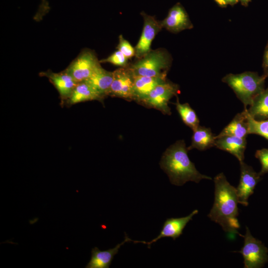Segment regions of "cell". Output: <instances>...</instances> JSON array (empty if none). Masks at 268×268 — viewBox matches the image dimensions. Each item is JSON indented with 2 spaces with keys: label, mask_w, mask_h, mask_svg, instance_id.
Segmentation results:
<instances>
[{
  "label": "cell",
  "mask_w": 268,
  "mask_h": 268,
  "mask_svg": "<svg viewBox=\"0 0 268 268\" xmlns=\"http://www.w3.org/2000/svg\"><path fill=\"white\" fill-rule=\"evenodd\" d=\"M214 201L208 217L225 232L243 236L238 231L240 225L237 219L239 201L236 188L230 184L223 173L214 177Z\"/></svg>",
  "instance_id": "obj_1"
},
{
  "label": "cell",
  "mask_w": 268,
  "mask_h": 268,
  "mask_svg": "<svg viewBox=\"0 0 268 268\" xmlns=\"http://www.w3.org/2000/svg\"><path fill=\"white\" fill-rule=\"evenodd\" d=\"M188 149L183 140L176 141L164 152L160 165L168 175L170 182L181 186L188 181L197 183L202 179L211 180L208 176L201 174L188 155Z\"/></svg>",
  "instance_id": "obj_2"
},
{
  "label": "cell",
  "mask_w": 268,
  "mask_h": 268,
  "mask_svg": "<svg viewBox=\"0 0 268 268\" xmlns=\"http://www.w3.org/2000/svg\"><path fill=\"white\" fill-rule=\"evenodd\" d=\"M266 78L264 74L259 75L257 72L245 71L239 74L229 73L222 78V81L233 90L245 109L265 90Z\"/></svg>",
  "instance_id": "obj_3"
},
{
  "label": "cell",
  "mask_w": 268,
  "mask_h": 268,
  "mask_svg": "<svg viewBox=\"0 0 268 268\" xmlns=\"http://www.w3.org/2000/svg\"><path fill=\"white\" fill-rule=\"evenodd\" d=\"M171 62L166 50L158 49L151 50L129 67L134 75L166 77Z\"/></svg>",
  "instance_id": "obj_4"
},
{
  "label": "cell",
  "mask_w": 268,
  "mask_h": 268,
  "mask_svg": "<svg viewBox=\"0 0 268 268\" xmlns=\"http://www.w3.org/2000/svg\"><path fill=\"white\" fill-rule=\"evenodd\" d=\"M243 247L237 252L244 258L245 268H259L264 266L268 261V249L259 240L254 237L246 227V233Z\"/></svg>",
  "instance_id": "obj_5"
},
{
  "label": "cell",
  "mask_w": 268,
  "mask_h": 268,
  "mask_svg": "<svg viewBox=\"0 0 268 268\" xmlns=\"http://www.w3.org/2000/svg\"><path fill=\"white\" fill-rule=\"evenodd\" d=\"M100 62L89 50L83 51L65 71L77 82L87 80L98 67Z\"/></svg>",
  "instance_id": "obj_6"
},
{
  "label": "cell",
  "mask_w": 268,
  "mask_h": 268,
  "mask_svg": "<svg viewBox=\"0 0 268 268\" xmlns=\"http://www.w3.org/2000/svg\"><path fill=\"white\" fill-rule=\"evenodd\" d=\"M179 91L177 84L167 80L157 85L142 102L148 106L159 110L166 114H171L168 103Z\"/></svg>",
  "instance_id": "obj_7"
},
{
  "label": "cell",
  "mask_w": 268,
  "mask_h": 268,
  "mask_svg": "<svg viewBox=\"0 0 268 268\" xmlns=\"http://www.w3.org/2000/svg\"><path fill=\"white\" fill-rule=\"evenodd\" d=\"M134 75L129 67H121L113 71V79L108 95L134 99Z\"/></svg>",
  "instance_id": "obj_8"
},
{
  "label": "cell",
  "mask_w": 268,
  "mask_h": 268,
  "mask_svg": "<svg viewBox=\"0 0 268 268\" xmlns=\"http://www.w3.org/2000/svg\"><path fill=\"white\" fill-rule=\"evenodd\" d=\"M141 14L144 20L143 27L140 38L134 48L135 56L137 59L141 58L151 50V43L162 28L160 22L154 16L143 12Z\"/></svg>",
  "instance_id": "obj_9"
},
{
  "label": "cell",
  "mask_w": 268,
  "mask_h": 268,
  "mask_svg": "<svg viewBox=\"0 0 268 268\" xmlns=\"http://www.w3.org/2000/svg\"><path fill=\"white\" fill-rule=\"evenodd\" d=\"M240 163V178L236 191L239 203L246 206L248 205V200L254 193L256 186L261 180V175L244 161Z\"/></svg>",
  "instance_id": "obj_10"
},
{
  "label": "cell",
  "mask_w": 268,
  "mask_h": 268,
  "mask_svg": "<svg viewBox=\"0 0 268 268\" xmlns=\"http://www.w3.org/2000/svg\"><path fill=\"white\" fill-rule=\"evenodd\" d=\"M198 212V209H195L189 215L185 217L167 218L164 222L159 235L150 242L134 240L132 242L134 243H141L147 244L149 248L151 244L162 238L171 237L175 240L182 234L183 230L187 223L192 220L193 217Z\"/></svg>",
  "instance_id": "obj_11"
},
{
  "label": "cell",
  "mask_w": 268,
  "mask_h": 268,
  "mask_svg": "<svg viewBox=\"0 0 268 268\" xmlns=\"http://www.w3.org/2000/svg\"><path fill=\"white\" fill-rule=\"evenodd\" d=\"M160 23L162 28L173 33L193 27L186 11L179 3L170 9L167 16Z\"/></svg>",
  "instance_id": "obj_12"
},
{
  "label": "cell",
  "mask_w": 268,
  "mask_h": 268,
  "mask_svg": "<svg viewBox=\"0 0 268 268\" xmlns=\"http://www.w3.org/2000/svg\"><path fill=\"white\" fill-rule=\"evenodd\" d=\"M41 74L49 78L56 88L63 101H68L78 83L65 70L59 73L48 71L42 72Z\"/></svg>",
  "instance_id": "obj_13"
},
{
  "label": "cell",
  "mask_w": 268,
  "mask_h": 268,
  "mask_svg": "<svg viewBox=\"0 0 268 268\" xmlns=\"http://www.w3.org/2000/svg\"><path fill=\"white\" fill-rule=\"evenodd\" d=\"M215 138V146L216 148L232 154L240 163L243 161L247 145L246 138L232 135H224Z\"/></svg>",
  "instance_id": "obj_14"
},
{
  "label": "cell",
  "mask_w": 268,
  "mask_h": 268,
  "mask_svg": "<svg viewBox=\"0 0 268 268\" xmlns=\"http://www.w3.org/2000/svg\"><path fill=\"white\" fill-rule=\"evenodd\" d=\"M125 235L124 241L117 245L114 248L105 251H100L97 247L93 248L91 250V259L85 266L86 268H108L112 260L119 251L120 247L125 243L132 241Z\"/></svg>",
  "instance_id": "obj_15"
},
{
  "label": "cell",
  "mask_w": 268,
  "mask_h": 268,
  "mask_svg": "<svg viewBox=\"0 0 268 268\" xmlns=\"http://www.w3.org/2000/svg\"><path fill=\"white\" fill-rule=\"evenodd\" d=\"M113 79V71H107L99 65L85 81L104 98L109 94Z\"/></svg>",
  "instance_id": "obj_16"
},
{
  "label": "cell",
  "mask_w": 268,
  "mask_h": 268,
  "mask_svg": "<svg viewBox=\"0 0 268 268\" xmlns=\"http://www.w3.org/2000/svg\"><path fill=\"white\" fill-rule=\"evenodd\" d=\"M134 75V99L143 102L152 90L166 80V77Z\"/></svg>",
  "instance_id": "obj_17"
},
{
  "label": "cell",
  "mask_w": 268,
  "mask_h": 268,
  "mask_svg": "<svg viewBox=\"0 0 268 268\" xmlns=\"http://www.w3.org/2000/svg\"><path fill=\"white\" fill-rule=\"evenodd\" d=\"M246 109H244L241 113L237 114L229 124L215 137L224 135H232L241 138H246L247 135L249 134Z\"/></svg>",
  "instance_id": "obj_18"
},
{
  "label": "cell",
  "mask_w": 268,
  "mask_h": 268,
  "mask_svg": "<svg viewBox=\"0 0 268 268\" xmlns=\"http://www.w3.org/2000/svg\"><path fill=\"white\" fill-rule=\"evenodd\" d=\"M215 136L209 128L199 125L193 131L191 144L187 149L190 150L196 148L203 151L215 146Z\"/></svg>",
  "instance_id": "obj_19"
},
{
  "label": "cell",
  "mask_w": 268,
  "mask_h": 268,
  "mask_svg": "<svg viewBox=\"0 0 268 268\" xmlns=\"http://www.w3.org/2000/svg\"><path fill=\"white\" fill-rule=\"evenodd\" d=\"M103 98L86 81L79 82L67 101L73 105L90 100H101Z\"/></svg>",
  "instance_id": "obj_20"
},
{
  "label": "cell",
  "mask_w": 268,
  "mask_h": 268,
  "mask_svg": "<svg viewBox=\"0 0 268 268\" xmlns=\"http://www.w3.org/2000/svg\"><path fill=\"white\" fill-rule=\"evenodd\" d=\"M247 111L255 120L268 119V88L265 89L254 99Z\"/></svg>",
  "instance_id": "obj_21"
},
{
  "label": "cell",
  "mask_w": 268,
  "mask_h": 268,
  "mask_svg": "<svg viewBox=\"0 0 268 268\" xmlns=\"http://www.w3.org/2000/svg\"><path fill=\"white\" fill-rule=\"evenodd\" d=\"M176 109L183 122L187 126L195 130L199 126V120L195 111L188 103L181 104L177 98L175 103Z\"/></svg>",
  "instance_id": "obj_22"
},
{
  "label": "cell",
  "mask_w": 268,
  "mask_h": 268,
  "mask_svg": "<svg viewBox=\"0 0 268 268\" xmlns=\"http://www.w3.org/2000/svg\"><path fill=\"white\" fill-rule=\"evenodd\" d=\"M249 134L260 135L268 140V119L258 121L251 117L246 109Z\"/></svg>",
  "instance_id": "obj_23"
},
{
  "label": "cell",
  "mask_w": 268,
  "mask_h": 268,
  "mask_svg": "<svg viewBox=\"0 0 268 268\" xmlns=\"http://www.w3.org/2000/svg\"><path fill=\"white\" fill-rule=\"evenodd\" d=\"M128 59L119 50H117L106 59L100 61L102 63H109L121 67H126L128 64Z\"/></svg>",
  "instance_id": "obj_24"
},
{
  "label": "cell",
  "mask_w": 268,
  "mask_h": 268,
  "mask_svg": "<svg viewBox=\"0 0 268 268\" xmlns=\"http://www.w3.org/2000/svg\"><path fill=\"white\" fill-rule=\"evenodd\" d=\"M119 39L118 50L120 51L128 59L135 56V49L123 37L122 35L119 36Z\"/></svg>",
  "instance_id": "obj_25"
},
{
  "label": "cell",
  "mask_w": 268,
  "mask_h": 268,
  "mask_svg": "<svg viewBox=\"0 0 268 268\" xmlns=\"http://www.w3.org/2000/svg\"><path fill=\"white\" fill-rule=\"evenodd\" d=\"M255 157L260 160L261 164V170L259 174L262 175L268 173V149L262 148L257 150Z\"/></svg>",
  "instance_id": "obj_26"
},
{
  "label": "cell",
  "mask_w": 268,
  "mask_h": 268,
  "mask_svg": "<svg viewBox=\"0 0 268 268\" xmlns=\"http://www.w3.org/2000/svg\"><path fill=\"white\" fill-rule=\"evenodd\" d=\"M262 67L265 69H268V41L266 45L263 58Z\"/></svg>",
  "instance_id": "obj_27"
},
{
  "label": "cell",
  "mask_w": 268,
  "mask_h": 268,
  "mask_svg": "<svg viewBox=\"0 0 268 268\" xmlns=\"http://www.w3.org/2000/svg\"><path fill=\"white\" fill-rule=\"evenodd\" d=\"M226 4L234 5L237 3L239 0H223Z\"/></svg>",
  "instance_id": "obj_28"
},
{
  "label": "cell",
  "mask_w": 268,
  "mask_h": 268,
  "mask_svg": "<svg viewBox=\"0 0 268 268\" xmlns=\"http://www.w3.org/2000/svg\"><path fill=\"white\" fill-rule=\"evenodd\" d=\"M214 1L221 6H225L227 5L223 0H214Z\"/></svg>",
  "instance_id": "obj_29"
},
{
  "label": "cell",
  "mask_w": 268,
  "mask_h": 268,
  "mask_svg": "<svg viewBox=\"0 0 268 268\" xmlns=\"http://www.w3.org/2000/svg\"><path fill=\"white\" fill-rule=\"evenodd\" d=\"M244 5H247L251 0H239Z\"/></svg>",
  "instance_id": "obj_30"
},
{
  "label": "cell",
  "mask_w": 268,
  "mask_h": 268,
  "mask_svg": "<svg viewBox=\"0 0 268 268\" xmlns=\"http://www.w3.org/2000/svg\"><path fill=\"white\" fill-rule=\"evenodd\" d=\"M264 75L266 77H268V69L264 70Z\"/></svg>",
  "instance_id": "obj_31"
}]
</instances>
